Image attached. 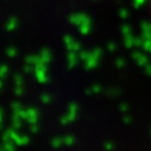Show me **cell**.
<instances>
[{
	"mask_svg": "<svg viewBox=\"0 0 151 151\" xmlns=\"http://www.w3.org/2000/svg\"><path fill=\"white\" fill-rule=\"evenodd\" d=\"M6 71H7V67L6 65H3L1 68H0V76H5Z\"/></svg>",
	"mask_w": 151,
	"mask_h": 151,
	"instance_id": "obj_1",
	"label": "cell"
}]
</instances>
